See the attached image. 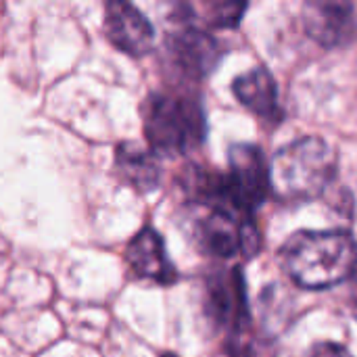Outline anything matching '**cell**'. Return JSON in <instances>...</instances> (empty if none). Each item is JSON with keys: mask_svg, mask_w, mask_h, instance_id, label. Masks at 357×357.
I'll use <instances>...</instances> for the list:
<instances>
[{"mask_svg": "<svg viewBox=\"0 0 357 357\" xmlns=\"http://www.w3.org/2000/svg\"><path fill=\"white\" fill-rule=\"evenodd\" d=\"M305 357H354L343 345L337 343H318L310 349Z\"/></svg>", "mask_w": 357, "mask_h": 357, "instance_id": "cell-13", "label": "cell"}, {"mask_svg": "<svg viewBox=\"0 0 357 357\" xmlns=\"http://www.w3.org/2000/svg\"><path fill=\"white\" fill-rule=\"evenodd\" d=\"M211 15L207 17L215 27H232L241 21V15L245 10V4L238 2H226V4H213Z\"/></svg>", "mask_w": 357, "mask_h": 357, "instance_id": "cell-12", "label": "cell"}, {"mask_svg": "<svg viewBox=\"0 0 357 357\" xmlns=\"http://www.w3.org/2000/svg\"><path fill=\"white\" fill-rule=\"evenodd\" d=\"M232 92L251 113L264 119H274L278 115V88L268 69L253 67L245 71L234 79Z\"/></svg>", "mask_w": 357, "mask_h": 357, "instance_id": "cell-10", "label": "cell"}, {"mask_svg": "<svg viewBox=\"0 0 357 357\" xmlns=\"http://www.w3.org/2000/svg\"><path fill=\"white\" fill-rule=\"evenodd\" d=\"M289 276L303 289L322 291L351 280L357 243L341 230H312L295 234L282 249Z\"/></svg>", "mask_w": 357, "mask_h": 357, "instance_id": "cell-1", "label": "cell"}, {"mask_svg": "<svg viewBox=\"0 0 357 357\" xmlns=\"http://www.w3.org/2000/svg\"><path fill=\"white\" fill-rule=\"evenodd\" d=\"M126 259H128L132 272L140 278H146V280H153L159 284H172L176 280V270L167 257L163 238L153 228L140 230L130 241Z\"/></svg>", "mask_w": 357, "mask_h": 357, "instance_id": "cell-7", "label": "cell"}, {"mask_svg": "<svg viewBox=\"0 0 357 357\" xmlns=\"http://www.w3.org/2000/svg\"><path fill=\"white\" fill-rule=\"evenodd\" d=\"M169 50L176 65L188 75H205L220 59L215 40L192 25H184L169 36Z\"/></svg>", "mask_w": 357, "mask_h": 357, "instance_id": "cell-8", "label": "cell"}, {"mask_svg": "<svg viewBox=\"0 0 357 357\" xmlns=\"http://www.w3.org/2000/svg\"><path fill=\"white\" fill-rule=\"evenodd\" d=\"M144 132L153 151L182 155L205 138V113L195 98L182 94H153L144 107Z\"/></svg>", "mask_w": 357, "mask_h": 357, "instance_id": "cell-3", "label": "cell"}, {"mask_svg": "<svg viewBox=\"0 0 357 357\" xmlns=\"http://www.w3.org/2000/svg\"><path fill=\"white\" fill-rule=\"evenodd\" d=\"M199 238L207 253L218 257H234L243 251L257 249V232L249 220L215 207L201 222Z\"/></svg>", "mask_w": 357, "mask_h": 357, "instance_id": "cell-5", "label": "cell"}, {"mask_svg": "<svg viewBox=\"0 0 357 357\" xmlns=\"http://www.w3.org/2000/svg\"><path fill=\"white\" fill-rule=\"evenodd\" d=\"M351 293H354V303H356L357 307V264H356V272H354V276H351Z\"/></svg>", "mask_w": 357, "mask_h": 357, "instance_id": "cell-14", "label": "cell"}, {"mask_svg": "<svg viewBox=\"0 0 357 357\" xmlns=\"http://www.w3.org/2000/svg\"><path fill=\"white\" fill-rule=\"evenodd\" d=\"M163 357H176V356H163Z\"/></svg>", "mask_w": 357, "mask_h": 357, "instance_id": "cell-15", "label": "cell"}, {"mask_svg": "<svg viewBox=\"0 0 357 357\" xmlns=\"http://www.w3.org/2000/svg\"><path fill=\"white\" fill-rule=\"evenodd\" d=\"M117 167L121 176L136 186L138 190H153L159 184V163L151 151L140 149L138 144H121L117 149Z\"/></svg>", "mask_w": 357, "mask_h": 357, "instance_id": "cell-11", "label": "cell"}, {"mask_svg": "<svg viewBox=\"0 0 357 357\" xmlns=\"http://www.w3.org/2000/svg\"><path fill=\"white\" fill-rule=\"evenodd\" d=\"M303 25L320 46H347L357 36L356 8L349 2L312 0L303 6Z\"/></svg>", "mask_w": 357, "mask_h": 357, "instance_id": "cell-4", "label": "cell"}, {"mask_svg": "<svg viewBox=\"0 0 357 357\" xmlns=\"http://www.w3.org/2000/svg\"><path fill=\"white\" fill-rule=\"evenodd\" d=\"M105 29L109 40L126 54L142 56L153 48L155 29L151 21L130 2H109L105 13Z\"/></svg>", "mask_w": 357, "mask_h": 357, "instance_id": "cell-6", "label": "cell"}, {"mask_svg": "<svg viewBox=\"0 0 357 357\" xmlns=\"http://www.w3.org/2000/svg\"><path fill=\"white\" fill-rule=\"evenodd\" d=\"M209 312L228 331H243L247 322V303L243 276L236 270L222 272L209 284Z\"/></svg>", "mask_w": 357, "mask_h": 357, "instance_id": "cell-9", "label": "cell"}, {"mask_svg": "<svg viewBox=\"0 0 357 357\" xmlns=\"http://www.w3.org/2000/svg\"><path fill=\"white\" fill-rule=\"evenodd\" d=\"M337 174V153L307 136L282 146L270 161V190L284 201H305L322 195Z\"/></svg>", "mask_w": 357, "mask_h": 357, "instance_id": "cell-2", "label": "cell"}]
</instances>
